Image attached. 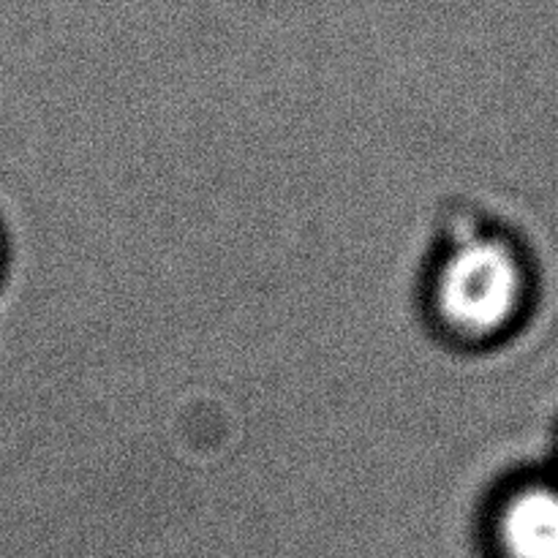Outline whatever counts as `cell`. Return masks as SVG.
<instances>
[{"instance_id": "2", "label": "cell", "mask_w": 558, "mask_h": 558, "mask_svg": "<svg viewBox=\"0 0 558 558\" xmlns=\"http://www.w3.org/2000/svg\"><path fill=\"white\" fill-rule=\"evenodd\" d=\"M501 548L510 558H558V494L529 488L507 501L499 518Z\"/></svg>"}, {"instance_id": "1", "label": "cell", "mask_w": 558, "mask_h": 558, "mask_svg": "<svg viewBox=\"0 0 558 558\" xmlns=\"http://www.w3.org/2000/svg\"><path fill=\"white\" fill-rule=\"evenodd\" d=\"M526 298V276L510 245L474 240L452 251L436 276V311L461 338H494L512 325Z\"/></svg>"}]
</instances>
